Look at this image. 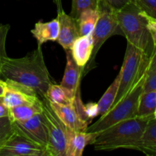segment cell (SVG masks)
<instances>
[{"instance_id":"13","label":"cell","mask_w":156,"mask_h":156,"mask_svg":"<svg viewBox=\"0 0 156 156\" xmlns=\"http://www.w3.org/2000/svg\"><path fill=\"white\" fill-rule=\"evenodd\" d=\"M66 65L60 85L66 91L70 98L74 100L76 94L79 91V83L83 74L84 68L76 63L72 56L71 50H66Z\"/></svg>"},{"instance_id":"21","label":"cell","mask_w":156,"mask_h":156,"mask_svg":"<svg viewBox=\"0 0 156 156\" xmlns=\"http://www.w3.org/2000/svg\"><path fill=\"white\" fill-rule=\"evenodd\" d=\"M156 108V90L143 91L139 102V117H154Z\"/></svg>"},{"instance_id":"25","label":"cell","mask_w":156,"mask_h":156,"mask_svg":"<svg viewBox=\"0 0 156 156\" xmlns=\"http://www.w3.org/2000/svg\"><path fill=\"white\" fill-rule=\"evenodd\" d=\"M136 3L146 15L156 18V0H136Z\"/></svg>"},{"instance_id":"26","label":"cell","mask_w":156,"mask_h":156,"mask_svg":"<svg viewBox=\"0 0 156 156\" xmlns=\"http://www.w3.org/2000/svg\"><path fill=\"white\" fill-rule=\"evenodd\" d=\"M9 29H10V26L9 24L1 25L0 27V69H1L3 59L7 56L5 50V43Z\"/></svg>"},{"instance_id":"2","label":"cell","mask_w":156,"mask_h":156,"mask_svg":"<svg viewBox=\"0 0 156 156\" xmlns=\"http://www.w3.org/2000/svg\"><path fill=\"white\" fill-rule=\"evenodd\" d=\"M154 117H136L123 120L99 133L93 143L97 151L117 149L136 150L148 122Z\"/></svg>"},{"instance_id":"22","label":"cell","mask_w":156,"mask_h":156,"mask_svg":"<svg viewBox=\"0 0 156 156\" xmlns=\"http://www.w3.org/2000/svg\"><path fill=\"white\" fill-rule=\"evenodd\" d=\"M44 98L51 103L64 105H72L75 100L70 98L68 93L60 85H56L54 83L49 87Z\"/></svg>"},{"instance_id":"8","label":"cell","mask_w":156,"mask_h":156,"mask_svg":"<svg viewBox=\"0 0 156 156\" xmlns=\"http://www.w3.org/2000/svg\"><path fill=\"white\" fill-rule=\"evenodd\" d=\"M50 105L55 114L67 128L76 131H86L89 119L85 115V105L81 101L79 91L76 94L74 102L72 105H59L51 102H50Z\"/></svg>"},{"instance_id":"34","label":"cell","mask_w":156,"mask_h":156,"mask_svg":"<svg viewBox=\"0 0 156 156\" xmlns=\"http://www.w3.org/2000/svg\"><path fill=\"white\" fill-rule=\"evenodd\" d=\"M1 25H2V24H0V27H1Z\"/></svg>"},{"instance_id":"32","label":"cell","mask_w":156,"mask_h":156,"mask_svg":"<svg viewBox=\"0 0 156 156\" xmlns=\"http://www.w3.org/2000/svg\"><path fill=\"white\" fill-rule=\"evenodd\" d=\"M6 88V84L3 80L0 79V97H2L5 94Z\"/></svg>"},{"instance_id":"3","label":"cell","mask_w":156,"mask_h":156,"mask_svg":"<svg viewBox=\"0 0 156 156\" xmlns=\"http://www.w3.org/2000/svg\"><path fill=\"white\" fill-rule=\"evenodd\" d=\"M116 17L122 35L126 38L127 42L149 56L152 47V36L148 28L146 13L139 7L136 2L116 11Z\"/></svg>"},{"instance_id":"19","label":"cell","mask_w":156,"mask_h":156,"mask_svg":"<svg viewBox=\"0 0 156 156\" xmlns=\"http://www.w3.org/2000/svg\"><path fill=\"white\" fill-rule=\"evenodd\" d=\"M120 79V73H119V75L116 77V79H114L112 84L108 87V88L105 91V93L102 96L101 98L99 100L98 103L97 104L98 116L104 115L112 107L114 100L116 98V96H117V91H118Z\"/></svg>"},{"instance_id":"16","label":"cell","mask_w":156,"mask_h":156,"mask_svg":"<svg viewBox=\"0 0 156 156\" xmlns=\"http://www.w3.org/2000/svg\"><path fill=\"white\" fill-rule=\"evenodd\" d=\"M59 24L57 18L48 22L38 21L30 30L39 45H42L47 41H56L59 36Z\"/></svg>"},{"instance_id":"5","label":"cell","mask_w":156,"mask_h":156,"mask_svg":"<svg viewBox=\"0 0 156 156\" xmlns=\"http://www.w3.org/2000/svg\"><path fill=\"white\" fill-rule=\"evenodd\" d=\"M148 62L149 56L144 51L127 42L124 59L120 72L118 91L111 108L129 92L141 76L146 73Z\"/></svg>"},{"instance_id":"28","label":"cell","mask_w":156,"mask_h":156,"mask_svg":"<svg viewBox=\"0 0 156 156\" xmlns=\"http://www.w3.org/2000/svg\"><path fill=\"white\" fill-rule=\"evenodd\" d=\"M152 90H156V72L146 73L143 91H149Z\"/></svg>"},{"instance_id":"12","label":"cell","mask_w":156,"mask_h":156,"mask_svg":"<svg viewBox=\"0 0 156 156\" xmlns=\"http://www.w3.org/2000/svg\"><path fill=\"white\" fill-rule=\"evenodd\" d=\"M59 24V31L56 42L64 50H70L74 41L80 36L77 19L66 13L58 2L57 18Z\"/></svg>"},{"instance_id":"20","label":"cell","mask_w":156,"mask_h":156,"mask_svg":"<svg viewBox=\"0 0 156 156\" xmlns=\"http://www.w3.org/2000/svg\"><path fill=\"white\" fill-rule=\"evenodd\" d=\"M98 18V10L90 9V10H86L82 12L77 20L80 36L91 34Z\"/></svg>"},{"instance_id":"6","label":"cell","mask_w":156,"mask_h":156,"mask_svg":"<svg viewBox=\"0 0 156 156\" xmlns=\"http://www.w3.org/2000/svg\"><path fill=\"white\" fill-rule=\"evenodd\" d=\"M99 18L91 33L93 39V50L89 61L83 70V74H86L93 67L95 57L99 50L105 41L115 34H121L122 32L119 27L116 17V10L110 7L103 0H100L98 4Z\"/></svg>"},{"instance_id":"10","label":"cell","mask_w":156,"mask_h":156,"mask_svg":"<svg viewBox=\"0 0 156 156\" xmlns=\"http://www.w3.org/2000/svg\"><path fill=\"white\" fill-rule=\"evenodd\" d=\"M13 126L18 132L43 146L47 151L49 134L43 113L36 114L24 121L13 122Z\"/></svg>"},{"instance_id":"1","label":"cell","mask_w":156,"mask_h":156,"mask_svg":"<svg viewBox=\"0 0 156 156\" xmlns=\"http://www.w3.org/2000/svg\"><path fill=\"white\" fill-rule=\"evenodd\" d=\"M0 79L27 87L36 91L41 98L45 97L49 87L53 83L39 44L24 57L13 59L5 56L0 69Z\"/></svg>"},{"instance_id":"27","label":"cell","mask_w":156,"mask_h":156,"mask_svg":"<svg viewBox=\"0 0 156 156\" xmlns=\"http://www.w3.org/2000/svg\"><path fill=\"white\" fill-rule=\"evenodd\" d=\"M152 47L149 56V62L147 65L146 73L156 72V37H152Z\"/></svg>"},{"instance_id":"24","label":"cell","mask_w":156,"mask_h":156,"mask_svg":"<svg viewBox=\"0 0 156 156\" xmlns=\"http://www.w3.org/2000/svg\"><path fill=\"white\" fill-rule=\"evenodd\" d=\"M14 132L13 122L9 116L0 117V149Z\"/></svg>"},{"instance_id":"9","label":"cell","mask_w":156,"mask_h":156,"mask_svg":"<svg viewBox=\"0 0 156 156\" xmlns=\"http://www.w3.org/2000/svg\"><path fill=\"white\" fill-rule=\"evenodd\" d=\"M0 156H47L43 146L15 129L0 149Z\"/></svg>"},{"instance_id":"30","label":"cell","mask_w":156,"mask_h":156,"mask_svg":"<svg viewBox=\"0 0 156 156\" xmlns=\"http://www.w3.org/2000/svg\"><path fill=\"white\" fill-rule=\"evenodd\" d=\"M146 16L148 21V28L150 31L151 36L152 37H156V18H152L146 14Z\"/></svg>"},{"instance_id":"31","label":"cell","mask_w":156,"mask_h":156,"mask_svg":"<svg viewBox=\"0 0 156 156\" xmlns=\"http://www.w3.org/2000/svg\"><path fill=\"white\" fill-rule=\"evenodd\" d=\"M9 115V108L5 105L3 98L0 97V117H6Z\"/></svg>"},{"instance_id":"17","label":"cell","mask_w":156,"mask_h":156,"mask_svg":"<svg viewBox=\"0 0 156 156\" xmlns=\"http://www.w3.org/2000/svg\"><path fill=\"white\" fill-rule=\"evenodd\" d=\"M136 150L146 155L156 156V119L154 117L148 122Z\"/></svg>"},{"instance_id":"15","label":"cell","mask_w":156,"mask_h":156,"mask_svg":"<svg viewBox=\"0 0 156 156\" xmlns=\"http://www.w3.org/2000/svg\"><path fill=\"white\" fill-rule=\"evenodd\" d=\"M70 50L76 63L85 69L91 58L93 50V39L91 34L79 36L74 41Z\"/></svg>"},{"instance_id":"23","label":"cell","mask_w":156,"mask_h":156,"mask_svg":"<svg viewBox=\"0 0 156 156\" xmlns=\"http://www.w3.org/2000/svg\"><path fill=\"white\" fill-rule=\"evenodd\" d=\"M100 0H73L70 15L78 20L81 14L86 10H98Z\"/></svg>"},{"instance_id":"7","label":"cell","mask_w":156,"mask_h":156,"mask_svg":"<svg viewBox=\"0 0 156 156\" xmlns=\"http://www.w3.org/2000/svg\"><path fill=\"white\" fill-rule=\"evenodd\" d=\"M43 114L45 117L49 134L47 147V156H66V126L52 109L50 102L41 98Z\"/></svg>"},{"instance_id":"14","label":"cell","mask_w":156,"mask_h":156,"mask_svg":"<svg viewBox=\"0 0 156 156\" xmlns=\"http://www.w3.org/2000/svg\"><path fill=\"white\" fill-rule=\"evenodd\" d=\"M99 133L76 131L66 127V156H82L84 149L92 145Z\"/></svg>"},{"instance_id":"29","label":"cell","mask_w":156,"mask_h":156,"mask_svg":"<svg viewBox=\"0 0 156 156\" xmlns=\"http://www.w3.org/2000/svg\"><path fill=\"white\" fill-rule=\"evenodd\" d=\"M103 1L114 10L118 11L129 3L136 2V0H103Z\"/></svg>"},{"instance_id":"4","label":"cell","mask_w":156,"mask_h":156,"mask_svg":"<svg viewBox=\"0 0 156 156\" xmlns=\"http://www.w3.org/2000/svg\"><path fill=\"white\" fill-rule=\"evenodd\" d=\"M146 76V73H145L133 88L121 101L110 109L106 114L102 115L94 124L88 126L87 132L100 133L119 122L138 117L139 102L140 96L143 92Z\"/></svg>"},{"instance_id":"11","label":"cell","mask_w":156,"mask_h":156,"mask_svg":"<svg viewBox=\"0 0 156 156\" xmlns=\"http://www.w3.org/2000/svg\"><path fill=\"white\" fill-rule=\"evenodd\" d=\"M6 84L5 91L3 98V102L7 108L23 105H33L41 101V98L36 91L22 85L11 82L4 81Z\"/></svg>"},{"instance_id":"33","label":"cell","mask_w":156,"mask_h":156,"mask_svg":"<svg viewBox=\"0 0 156 156\" xmlns=\"http://www.w3.org/2000/svg\"><path fill=\"white\" fill-rule=\"evenodd\" d=\"M154 118L156 119V108H155V112H154Z\"/></svg>"},{"instance_id":"18","label":"cell","mask_w":156,"mask_h":156,"mask_svg":"<svg viewBox=\"0 0 156 156\" xmlns=\"http://www.w3.org/2000/svg\"><path fill=\"white\" fill-rule=\"evenodd\" d=\"M42 101L33 105H23L9 108V117L12 122L24 121L36 114L42 113Z\"/></svg>"}]
</instances>
